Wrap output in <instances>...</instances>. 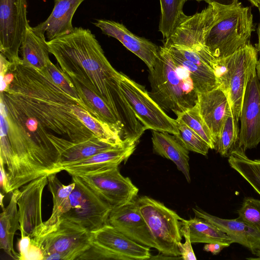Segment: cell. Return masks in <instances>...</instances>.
<instances>
[{
	"label": "cell",
	"mask_w": 260,
	"mask_h": 260,
	"mask_svg": "<svg viewBox=\"0 0 260 260\" xmlns=\"http://www.w3.org/2000/svg\"><path fill=\"white\" fill-rule=\"evenodd\" d=\"M62 71L86 80L107 103L121 123L122 138H139L145 126L137 117L120 86L122 73L110 64L95 35L82 27L70 34L47 41Z\"/></svg>",
	"instance_id": "obj_1"
},
{
	"label": "cell",
	"mask_w": 260,
	"mask_h": 260,
	"mask_svg": "<svg viewBox=\"0 0 260 260\" xmlns=\"http://www.w3.org/2000/svg\"><path fill=\"white\" fill-rule=\"evenodd\" d=\"M11 80L1 90L22 107L46 129L81 142L95 135L74 114V99L41 71L20 63L11 66Z\"/></svg>",
	"instance_id": "obj_2"
},
{
	"label": "cell",
	"mask_w": 260,
	"mask_h": 260,
	"mask_svg": "<svg viewBox=\"0 0 260 260\" xmlns=\"http://www.w3.org/2000/svg\"><path fill=\"white\" fill-rule=\"evenodd\" d=\"M1 114L18 165L21 187L41 176L61 171L59 154L47 129L3 91L1 92Z\"/></svg>",
	"instance_id": "obj_3"
},
{
	"label": "cell",
	"mask_w": 260,
	"mask_h": 260,
	"mask_svg": "<svg viewBox=\"0 0 260 260\" xmlns=\"http://www.w3.org/2000/svg\"><path fill=\"white\" fill-rule=\"evenodd\" d=\"M148 79L149 95L165 111H171L177 116L197 103L198 92L188 73L174 62L164 46L159 47Z\"/></svg>",
	"instance_id": "obj_4"
},
{
	"label": "cell",
	"mask_w": 260,
	"mask_h": 260,
	"mask_svg": "<svg viewBox=\"0 0 260 260\" xmlns=\"http://www.w3.org/2000/svg\"><path fill=\"white\" fill-rule=\"evenodd\" d=\"M254 30L250 7L239 2L230 7L219 5L216 18L206 35L205 46L213 57L221 59L249 44Z\"/></svg>",
	"instance_id": "obj_5"
},
{
	"label": "cell",
	"mask_w": 260,
	"mask_h": 260,
	"mask_svg": "<svg viewBox=\"0 0 260 260\" xmlns=\"http://www.w3.org/2000/svg\"><path fill=\"white\" fill-rule=\"evenodd\" d=\"M257 54L256 47L249 43L230 56L215 58L212 64L219 86L226 94L237 121L250 75L256 69Z\"/></svg>",
	"instance_id": "obj_6"
},
{
	"label": "cell",
	"mask_w": 260,
	"mask_h": 260,
	"mask_svg": "<svg viewBox=\"0 0 260 260\" xmlns=\"http://www.w3.org/2000/svg\"><path fill=\"white\" fill-rule=\"evenodd\" d=\"M136 201L159 253L181 257L178 244L181 242L182 218L164 204L147 196ZM182 259V258H181Z\"/></svg>",
	"instance_id": "obj_7"
},
{
	"label": "cell",
	"mask_w": 260,
	"mask_h": 260,
	"mask_svg": "<svg viewBox=\"0 0 260 260\" xmlns=\"http://www.w3.org/2000/svg\"><path fill=\"white\" fill-rule=\"evenodd\" d=\"M31 244L41 250L43 260L77 259L91 246V233L67 219L60 217L54 228L31 238Z\"/></svg>",
	"instance_id": "obj_8"
},
{
	"label": "cell",
	"mask_w": 260,
	"mask_h": 260,
	"mask_svg": "<svg viewBox=\"0 0 260 260\" xmlns=\"http://www.w3.org/2000/svg\"><path fill=\"white\" fill-rule=\"evenodd\" d=\"M91 233L90 248L77 259L144 260L151 257L149 247L132 240L108 224Z\"/></svg>",
	"instance_id": "obj_9"
},
{
	"label": "cell",
	"mask_w": 260,
	"mask_h": 260,
	"mask_svg": "<svg viewBox=\"0 0 260 260\" xmlns=\"http://www.w3.org/2000/svg\"><path fill=\"white\" fill-rule=\"evenodd\" d=\"M75 186L70 196L71 207L61 217L92 232L108 224L112 207L77 176H72Z\"/></svg>",
	"instance_id": "obj_10"
},
{
	"label": "cell",
	"mask_w": 260,
	"mask_h": 260,
	"mask_svg": "<svg viewBox=\"0 0 260 260\" xmlns=\"http://www.w3.org/2000/svg\"><path fill=\"white\" fill-rule=\"evenodd\" d=\"M120 86L137 117L146 129L167 132L172 135L178 133L176 120L166 113L144 86L123 73Z\"/></svg>",
	"instance_id": "obj_11"
},
{
	"label": "cell",
	"mask_w": 260,
	"mask_h": 260,
	"mask_svg": "<svg viewBox=\"0 0 260 260\" xmlns=\"http://www.w3.org/2000/svg\"><path fill=\"white\" fill-rule=\"evenodd\" d=\"M26 0H0V51L12 66L22 62L19 52L27 28Z\"/></svg>",
	"instance_id": "obj_12"
},
{
	"label": "cell",
	"mask_w": 260,
	"mask_h": 260,
	"mask_svg": "<svg viewBox=\"0 0 260 260\" xmlns=\"http://www.w3.org/2000/svg\"><path fill=\"white\" fill-rule=\"evenodd\" d=\"M219 5L209 4L201 12L185 14L180 19L164 46L200 53L207 49L205 39L207 31L216 18Z\"/></svg>",
	"instance_id": "obj_13"
},
{
	"label": "cell",
	"mask_w": 260,
	"mask_h": 260,
	"mask_svg": "<svg viewBox=\"0 0 260 260\" xmlns=\"http://www.w3.org/2000/svg\"><path fill=\"white\" fill-rule=\"evenodd\" d=\"M112 208L126 205L138 196L139 189L114 167L79 176Z\"/></svg>",
	"instance_id": "obj_14"
},
{
	"label": "cell",
	"mask_w": 260,
	"mask_h": 260,
	"mask_svg": "<svg viewBox=\"0 0 260 260\" xmlns=\"http://www.w3.org/2000/svg\"><path fill=\"white\" fill-rule=\"evenodd\" d=\"M48 176L36 178L21 188L17 200L21 237L33 238L40 236L44 229L42 217V198Z\"/></svg>",
	"instance_id": "obj_15"
},
{
	"label": "cell",
	"mask_w": 260,
	"mask_h": 260,
	"mask_svg": "<svg viewBox=\"0 0 260 260\" xmlns=\"http://www.w3.org/2000/svg\"><path fill=\"white\" fill-rule=\"evenodd\" d=\"M239 119L241 127L236 148L244 151L255 148L260 143V81L256 69L248 82Z\"/></svg>",
	"instance_id": "obj_16"
},
{
	"label": "cell",
	"mask_w": 260,
	"mask_h": 260,
	"mask_svg": "<svg viewBox=\"0 0 260 260\" xmlns=\"http://www.w3.org/2000/svg\"><path fill=\"white\" fill-rule=\"evenodd\" d=\"M108 224L136 243L156 249L153 238L139 210L136 199L126 205L112 208Z\"/></svg>",
	"instance_id": "obj_17"
},
{
	"label": "cell",
	"mask_w": 260,
	"mask_h": 260,
	"mask_svg": "<svg viewBox=\"0 0 260 260\" xmlns=\"http://www.w3.org/2000/svg\"><path fill=\"white\" fill-rule=\"evenodd\" d=\"M93 24L103 34L120 42L128 50L139 57L149 70L153 68L158 55L159 47L144 38L135 35L118 22L98 19Z\"/></svg>",
	"instance_id": "obj_18"
},
{
	"label": "cell",
	"mask_w": 260,
	"mask_h": 260,
	"mask_svg": "<svg viewBox=\"0 0 260 260\" xmlns=\"http://www.w3.org/2000/svg\"><path fill=\"white\" fill-rule=\"evenodd\" d=\"M49 138L59 156L61 171L67 166L96 153L116 148L126 143L116 144L93 136L81 142H73L48 132Z\"/></svg>",
	"instance_id": "obj_19"
},
{
	"label": "cell",
	"mask_w": 260,
	"mask_h": 260,
	"mask_svg": "<svg viewBox=\"0 0 260 260\" xmlns=\"http://www.w3.org/2000/svg\"><path fill=\"white\" fill-rule=\"evenodd\" d=\"M197 105L215 143L227 117L233 113L229 99L219 86L206 92L198 93Z\"/></svg>",
	"instance_id": "obj_20"
},
{
	"label": "cell",
	"mask_w": 260,
	"mask_h": 260,
	"mask_svg": "<svg viewBox=\"0 0 260 260\" xmlns=\"http://www.w3.org/2000/svg\"><path fill=\"white\" fill-rule=\"evenodd\" d=\"M195 216L205 220L225 233L233 243H238L254 254L260 250V234L239 218L223 219L212 215L198 207L192 208Z\"/></svg>",
	"instance_id": "obj_21"
},
{
	"label": "cell",
	"mask_w": 260,
	"mask_h": 260,
	"mask_svg": "<svg viewBox=\"0 0 260 260\" xmlns=\"http://www.w3.org/2000/svg\"><path fill=\"white\" fill-rule=\"evenodd\" d=\"M137 143H126L73 162L66 167L63 171L72 176L83 175L99 171L109 168L118 167L126 161L134 153Z\"/></svg>",
	"instance_id": "obj_22"
},
{
	"label": "cell",
	"mask_w": 260,
	"mask_h": 260,
	"mask_svg": "<svg viewBox=\"0 0 260 260\" xmlns=\"http://www.w3.org/2000/svg\"><path fill=\"white\" fill-rule=\"evenodd\" d=\"M85 0H54V6L47 19L33 28L46 35L48 41L68 35L74 27L73 16Z\"/></svg>",
	"instance_id": "obj_23"
},
{
	"label": "cell",
	"mask_w": 260,
	"mask_h": 260,
	"mask_svg": "<svg viewBox=\"0 0 260 260\" xmlns=\"http://www.w3.org/2000/svg\"><path fill=\"white\" fill-rule=\"evenodd\" d=\"M63 73L71 81L84 103L94 112L99 120L117 129L122 139L121 123L107 103L86 80L77 75Z\"/></svg>",
	"instance_id": "obj_24"
},
{
	"label": "cell",
	"mask_w": 260,
	"mask_h": 260,
	"mask_svg": "<svg viewBox=\"0 0 260 260\" xmlns=\"http://www.w3.org/2000/svg\"><path fill=\"white\" fill-rule=\"evenodd\" d=\"M151 140L153 152L173 161L190 183L189 151L167 132L152 130Z\"/></svg>",
	"instance_id": "obj_25"
},
{
	"label": "cell",
	"mask_w": 260,
	"mask_h": 260,
	"mask_svg": "<svg viewBox=\"0 0 260 260\" xmlns=\"http://www.w3.org/2000/svg\"><path fill=\"white\" fill-rule=\"evenodd\" d=\"M166 47L174 62L187 71L198 93L210 91L220 86L215 73L210 66L194 63L186 59L175 48L171 46Z\"/></svg>",
	"instance_id": "obj_26"
},
{
	"label": "cell",
	"mask_w": 260,
	"mask_h": 260,
	"mask_svg": "<svg viewBox=\"0 0 260 260\" xmlns=\"http://www.w3.org/2000/svg\"><path fill=\"white\" fill-rule=\"evenodd\" d=\"M23 64L41 71L50 60L45 34L29 25L20 47Z\"/></svg>",
	"instance_id": "obj_27"
},
{
	"label": "cell",
	"mask_w": 260,
	"mask_h": 260,
	"mask_svg": "<svg viewBox=\"0 0 260 260\" xmlns=\"http://www.w3.org/2000/svg\"><path fill=\"white\" fill-rule=\"evenodd\" d=\"M20 192L19 188L12 192L9 203L3 209L0 217V247L11 257L18 259L19 254L14 249L13 239L16 232L20 230L17 206Z\"/></svg>",
	"instance_id": "obj_28"
},
{
	"label": "cell",
	"mask_w": 260,
	"mask_h": 260,
	"mask_svg": "<svg viewBox=\"0 0 260 260\" xmlns=\"http://www.w3.org/2000/svg\"><path fill=\"white\" fill-rule=\"evenodd\" d=\"M47 178L48 187L53 197V206L50 218L44 222V229L40 236L52 230L60 217L70 210V196L75 186L73 181L69 185L63 184L56 176V173L50 174Z\"/></svg>",
	"instance_id": "obj_29"
},
{
	"label": "cell",
	"mask_w": 260,
	"mask_h": 260,
	"mask_svg": "<svg viewBox=\"0 0 260 260\" xmlns=\"http://www.w3.org/2000/svg\"><path fill=\"white\" fill-rule=\"evenodd\" d=\"M185 220L192 243H221L229 245L233 243L225 233L205 220L195 216Z\"/></svg>",
	"instance_id": "obj_30"
},
{
	"label": "cell",
	"mask_w": 260,
	"mask_h": 260,
	"mask_svg": "<svg viewBox=\"0 0 260 260\" xmlns=\"http://www.w3.org/2000/svg\"><path fill=\"white\" fill-rule=\"evenodd\" d=\"M228 161L260 195V159H251L242 149L235 148L229 156Z\"/></svg>",
	"instance_id": "obj_31"
},
{
	"label": "cell",
	"mask_w": 260,
	"mask_h": 260,
	"mask_svg": "<svg viewBox=\"0 0 260 260\" xmlns=\"http://www.w3.org/2000/svg\"><path fill=\"white\" fill-rule=\"evenodd\" d=\"M74 113L96 137L116 144L126 143L122 140L120 134L117 129L92 116L80 105H75Z\"/></svg>",
	"instance_id": "obj_32"
},
{
	"label": "cell",
	"mask_w": 260,
	"mask_h": 260,
	"mask_svg": "<svg viewBox=\"0 0 260 260\" xmlns=\"http://www.w3.org/2000/svg\"><path fill=\"white\" fill-rule=\"evenodd\" d=\"M160 17L159 31L164 40L171 35L175 27L185 14L183 6L186 0H159Z\"/></svg>",
	"instance_id": "obj_33"
},
{
	"label": "cell",
	"mask_w": 260,
	"mask_h": 260,
	"mask_svg": "<svg viewBox=\"0 0 260 260\" xmlns=\"http://www.w3.org/2000/svg\"><path fill=\"white\" fill-rule=\"evenodd\" d=\"M238 122L233 113L229 115L215 141L214 149L222 156L229 157L236 148L239 134Z\"/></svg>",
	"instance_id": "obj_34"
},
{
	"label": "cell",
	"mask_w": 260,
	"mask_h": 260,
	"mask_svg": "<svg viewBox=\"0 0 260 260\" xmlns=\"http://www.w3.org/2000/svg\"><path fill=\"white\" fill-rule=\"evenodd\" d=\"M41 71L64 92L74 99L81 107L87 110L92 116L98 118L94 112L82 101L69 78L50 60Z\"/></svg>",
	"instance_id": "obj_35"
},
{
	"label": "cell",
	"mask_w": 260,
	"mask_h": 260,
	"mask_svg": "<svg viewBox=\"0 0 260 260\" xmlns=\"http://www.w3.org/2000/svg\"><path fill=\"white\" fill-rule=\"evenodd\" d=\"M178 130L173 135L187 150L206 155L210 149L208 144L178 118L175 119Z\"/></svg>",
	"instance_id": "obj_36"
},
{
	"label": "cell",
	"mask_w": 260,
	"mask_h": 260,
	"mask_svg": "<svg viewBox=\"0 0 260 260\" xmlns=\"http://www.w3.org/2000/svg\"><path fill=\"white\" fill-rule=\"evenodd\" d=\"M177 118L202 138L210 149H214L215 141L210 129L199 113L197 104L193 108L179 114Z\"/></svg>",
	"instance_id": "obj_37"
},
{
	"label": "cell",
	"mask_w": 260,
	"mask_h": 260,
	"mask_svg": "<svg viewBox=\"0 0 260 260\" xmlns=\"http://www.w3.org/2000/svg\"><path fill=\"white\" fill-rule=\"evenodd\" d=\"M238 214V218L250 225L260 234V200L245 198Z\"/></svg>",
	"instance_id": "obj_38"
},
{
	"label": "cell",
	"mask_w": 260,
	"mask_h": 260,
	"mask_svg": "<svg viewBox=\"0 0 260 260\" xmlns=\"http://www.w3.org/2000/svg\"><path fill=\"white\" fill-rule=\"evenodd\" d=\"M181 231L182 236L185 238L184 243H182L181 242L178 244L182 259L184 260H196L197 257L191 246L192 243L190 241L188 225L185 219L183 218Z\"/></svg>",
	"instance_id": "obj_39"
},
{
	"label": "cell",
	"mask_w": 260,
	"mask_h": 260,
	"mask_svg": "<svg viewBox=\"0 0 260 260\" xmlns=\"http://www.w3.org/2000/svg\"><path fill=\"white\" fill-rule=\"evenodd\" d=\"M31 245V238L29 237H21L18 241L19 250L18 259L26 260V257Z\"/></svg>",
	"instance_id": "obj_40"
},
{
	"label": "cell",
	"mask_w": 260,
	"mask_h": 260,
	"mask_svg": "<svg viewBox=\"0 0 260 260\" xmlns=\"http://www.w3.org/2000/svg\"><path fill=\"white\" fill-rule=\"evenodd\" d=\"M230 245L221 243H206L203 247V250L206 252H210L214 255L220 253L224 248Z\"/></svg>",
	"instance_id": "obj_41"
},
{
	"label": "cell",
	"mask_w": 260,
	"mask_h": 260,
	"mask_svg": "<svg viewBox=\"0 0 260 260\" xmlns=\"http://www.w3.org/2000/svg\"><path fill=\"white\" fill-rule=\"evenodd\" d=\"M5 165L0 161V184L1 189L3 193H9L8 192V179L7 171L5 170Z\"/></svg>",
	"instance_id": "obj_42"
},
{
	"label": "cell",
	"mask_w": 260,
	"mask_h": 260,
	"mask_svg": "<svg viewBox=\"0 0 260 260\" xmlns=\"http://www.w3.org/2000/svg\"><path fill=\"white\" fill-rule=\"evenodd\" d=\"M1 76H4L10 71L11 63L2 53L0 54Z\"/></svg>",
	"instance_id": "obj_43"
},
{
	"label": "cell",
	"mask_w": 260,
	"mask_h": 260,
	"mask_svg": "<svg viewBox=\"0 0 260 260\" xmlns=\"http://www.w3.org/2000/svg\"><path fill=\"white\" fill-rule=\"evenodd\" d=\"M209 4H216L225 7H230L237 4L238 0H205Z\"/></svg>",
	"instance_id": "obj_44"
},
{
	"label": "cell",
	"mask_w": 260,
	"mask_h": 260,
	"mask_svg": "<svg viewBox=\"0 0 260 260\" xmlns=\"http://www.w3.org/2000/svg\"><path fill=\"white\" fill-rule=\"evenodd\" d=\"M258 8L260 16V4ZM257 33L258 35V43L256 44H255V47L257 49L258 52L259 53V57L257 60V64L256 67V71L257 77L260 81V21L257 29Z\"/></svg>",
	"instance_id": "obj_45"
},
{
	"label": "cell",
	"mask_w": 260,
	"mask_h": 260,
	"mask_svg": "<svg viewBox=\"0 0 260 260\" xmlns=\"http://www.w3.org/2000/svg\"><path fill=\"white\" fill-rule=\"evenodd\" d=\"M254 255L257 256V257H248L246 258L247 259L249 260H260V250L256 252Z\"/></svg>",
	"instance_id": "obj_46"
},
{
	"label": "cell",
	"mask_w": 260,
	"mask_h": 260,
	"mask_svg": "<svg viewBox=\"0 0 260 260\" xmlns=\"http://www.w3.org/2000/svg\"><path fill=\"white\" fill-rule=\"evenodd\" d=\"M248 1H249L252 5H253L256 7H258V6L260 4V0H248Z\"/></svg>",
	"instance_id": "obj_47"
},
{
	"label": "cell",
	"mask_w": 260,
	"mask_h": 260,
	"mask_svg": "<svg viewBox=\"0 0 260 260\" xmlns=\"http://www.w3.org/2000/svg\"><path fill=\"white\" fill-rule=\"evenodd\" d=\"M0 196H1V202H0V204H1V206L2 208V209L4 208V205H3V198L5 197V195H4L2 192H1L0 193Z\"/></svg>",
	"instance_id": "obj_48"
},
{
	"label": "cell",
	"mask_w": 260,
	"mask_h": 260,
	"mask_svg": "<svg viewBox=\"0 0 260 260\" xmlns=\"http://www.w3.org/2000/svg\"><path fill=\"white\" fill-rule=\"evenodd\" d=\"M186 1H188V0H186ZM194 1L200 2V1H205V0H194Z\"/></svg>",
	"instance_id": "obj_49"
}]
</instances>
